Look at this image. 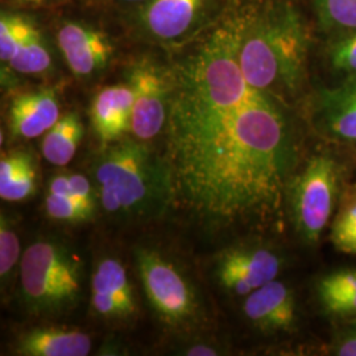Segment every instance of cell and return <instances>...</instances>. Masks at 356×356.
Returning <instances> with one entry per match:
<instances>
[{"label": "cell", "mask_w": 356, "mask_h": 356, "mask_svg": "<svg viewBox=\"0 0 356 356\" xmlns=\"http://www.w3.org/2000/svg\"><path fill=\"white\" fill-rule=\"evenodd\" d=\"M185 47L169 66L176 200L214 229L279 220L300 157L285 102L245 79L222 23Z\"/></svg>", "instance_id": "1"}, {"label": "cell", "mask_w": 356, "mask_h": 356, "mask_svg": "<svg viewBox=\"0 0 356 356\" xmlns=\"http://www.w3.org/2000/svg\"><path fill=\"white\" fill-rule=\"evenodd\" d=\"M245 79L285 102L302 88L307 58L305 26L286 3L234 13L220 22Z\"/></svg>", "instance_id": "2"}, {"label": "cell", "mask_w": 356, "mask_h": 356, "mask_svg": "<svg viewBox=\"0 0 356 356\" xmlns=\"http://www.w3.org/2000/svg\"><path fill=\"white\" fill-rule=\"evenodd\" d=\"M92 182L103 213L119 222L160 218L176 200L165 156L135 138L103 145L92 164Z\"/></svg>", "instance_id": "3"}, {"label": "cell", "mask_w": 356, "mask_h": 356, "mask_svg": "<svg viewBox=\"0 0 356 356\" xmlns=\"http://www.w3.org/2000/svg\"><path fill=\"white\" fill-rule=\"evenodd\" d=\"M19 277L22 300L35 316L66 314L83 296V261L60 241L40 239L29 244L22 254Z\"/></svg>", "instance_id": "4"}, {"label": "cell", "mask_w": 356, "mask_h": 356, "mask_svg": "<svg viewBox=\"0 0 356 356\" xmlns=\"http://www.w3.org/2000/svg\"><path fill=\"white\" fill-rule=\"evenodd\" d=\"M344 168L331 153L310 156L286 186V207L293 227L307 245L318 244L341 201Z\"/></svg>", "instance_id": "5"}, {"label": "cell", "mask_w": 356, "mask_h": 356, "mask_svg": "<svg viewBox=\"0 0 356 356\" xmlns=\"http://www.w3.org/2000/svg\"><path fill=\"white\" fill-rule=\"evenodd\" d=\"M136 268L147 301L156 317L173 329L197 323L202 307L193 285L179 268L157 250L135 251Z\"/></svg>", "instance_id": "6"}, {"label": "cell", "mask_w": 356, "mask_h": 356, "mask_svg": "<svg viewBox=\"0 0 356 356\" xmlns=\"http://www.w3.org/2000/svg\"><path fill=\"white\" fill-rule=\"evenodd\" d=\"M284 268V256L261 242L238 243L216 256L214 276L219 286L234 297H247Z\"/></svg>", "instance_id": "7"}, {"label": "cell", "mask_w": 356, "mask_h": 356, "mask_svg": "<svg viewBox=\"0 0 356 356\" xmlns=\"http://www.w3.org/2000/svg\"><path fill=\"white\" fill-rule=\"evenodd\" d=\"M134 91L131 127L134 138L149 141L165 129L170 103V72L152 60H140L128 72Z\"/></svg>", "instance_id": "8"}, {"label": "cell", "mask_w": 356, "mask_h": 356, "mask_svg": "<svg viewBox=\"0 0 356 356\" xmlns=\"http://www.w3.org/2000/svg\"><path fill=\"white\" fill-rule=\"evenodd\" d=\"M213 0H147L136 24L143 36L169 47H184L204 32Z\"/></svg>", "instance_id": "9"}, {"label": "cell", "mask_w": 356, "mask_h": 356, "mask_svg": "<svg viewBox=\"0 0 356 356\" xmlns=\"http://www.w3.org/2000/svg\"><path fill=\"white\" fill-rule=\"evenodd\" d=\"M91 307L99 318L124 322L138 312L127 269L116 257H102L91 276Z\"/></svg>", "instance_id": "10"}, {"label": "cell", "mask_w": 356, "mask_h": 356, "mask_svg": "<svg viewBox=\"0 0 356 356\" xmlns=\"http://www.w3.org/2000/svg\"><path fill=\"white\" fill-rule=\"evenodd\" d=\"M58 49L65 63L78 78H91L110 63L114 47L108 38L94 26L66 22L56 32Z\"/></svg>", "instance_id": "11"}, {"label": "cell", "mask_w": 356, "mask_h": 356, "mask_svg": "<svg viewBox=\"0 0 356 356\" xmlns=\"http://www.w3.org/2000/svg\"><path fill=\"white\" fill-rule=\"evenodd\" d=\"M243 314L263 332L275 334L292 331L297 323V301L292 288L276 280L244 297Z\"/></svg>", "instance_id": "12"}, {"label": "cell", "mask_w": 356, "mask_h": 356, "mask_svg": "<svg viewBox=\"0 0 356 356\" xmlns=\"http://www.w3.org/2000/svg\"><path fill=\"white\" fill-rule=\"evenodd\" d=\"M314 127L327 140L356 144V76L323 90L313 113Z\"/></svg>", "instance_id": "13"}, {"label": "cell", "mask_w": 356, "mask_h": 356, "mask_svg": "<svg viewBox=\"0 0 356 356\" xmlns=\"http://www.w3.org/2000/svg\"><path fill=\"white\" fill-rule=\"evenodd\" d=\"M60 118V103L53 90L19 94L10 107L11 132L13 136L26 140L47 134Z\"/></svg>", "instance_id": "14"}, {"label": "cell", "mask_w": 356, "mask_h": 356, "mask_svg": "<svg viewBox=\"0 0 356 356\" xmlns=\"http://www.w3.org/2000/svg\"><path fill=\"white\" fill-rule=\"evenodd\" d=\"M134 91L129 85H113L99 90L91 103V123L103 145L124 136L131 127Z\"/></svg>", "instance_id": "15"}, {"label": "cell", "mask_w": 356, "mask_h": 356, "mask_svg": "<svg viewBox=\"0 0 356 356\" xmlns=\"http://www.w3.org/2000/svg\"><path fill=\"white\" fill-rule=\"evenodd\" d=\"M91 337L65 326H38L23 332L15 353L23 356H85L91 351Z\"/></svg>", "instance_id": "16"}, {"label": "cell", "mask_w": 356, "mask_h": 356, "mask_svg": "<svg viewBox=\"0 0 356 356\" xmlns=\"http://www.w3.org/2000/svg\"><path fill=\"white\" fill-rule=\"evenodd\" d=\"M316 296L326 314L356 322V269H338L322 276Z\"/></svg>", "instance_id": "17"}, {"label": "cell", "mask_w": 356, "mask_h": 356, "mask_svg": "<svg viewBox=\"0 0 356 356\" xmlns=\"http://www.w3.org/2000/svg\"><path fill=\"white\" fill-rule=\"evenodd\" d=\"M82 138L83 124L78 114L67 113L63 115L44 135L41 141L42 156L51 165H67L76 156Z\"/></svg>", "instance_id": "18"}, {"label": "cell", "mask_w": 356, "mask_h": 356, "mask_svg": "<svg viewBox=\"0 0 356 356\" xmlns=\"http://www.w3.org/2000/svg\"><path fill=\"white\" fill-rule=\"evenodd\" d=\"M330 241L338 251L356 254V184L344 188L331 220Z\"/></svg>", "instance_id": "19"}, {"label": "cell", "mask_w": 356, "mask_h": 356, "mask_svg": "<svg viewBox=\"0 0 356 356\" xmlns=\"http://www.w3.org/2000/svg\"><path fill=\"white\" fill-rule=\"evenodd\" d=\"M7 66L26 76H40L51 69V51L35 24H32L16 56Z\"/></svg>", "instance_id": "20"}, {"label": "cell", "mask_w": 356, "mask_h": 356, "mask_svg": "<svg viewBox=\"0 0 356 356\" xmlns=\"http://www.w3.org/2000/svg\"><path fill=\"white\" fill-rule=\"evenodd\" d=\"M44 207L51 219L64 223L89 222L95 214V207L86 202L51 191H47Z\"/></svg>", "instance_id": "21"}, {"label": "cell", "mask_w": 356, "mask_h": 356, "mask_svg": "<svg viewBox=\"0 0 356 356\" xmlns=\"http://www.w3.org/2000/svg\"><path fill=\"white\" fill-rule=\"evenodd\" d=\"M20 242L13 220L6 213L0 216V277L3 289L8 286L15 273V268L20 266L22 260Z\"/></svg>", "instance_id": "22"}, {"label": "cell", "mask_w": 356, "mask_h": 356, "mask_svg": "<svg viewBox=\"0 0 356 356\" xmlns=\"http://www.w3.org/2000/svg\"><path fill=\"white\" fill-rule=\"evenodd\" d=\"M23 16L1 13L0 17V60L1 64L8 65L19 51L23 40L26 38L28 31L32 26Z\"/></svg>", "instance_id": "23"}, {"label": "cell", "mask_w": 356, "mask_h": 356, "mask_svg": "<svg viewBox=\"0 0 356 356\" xmlns=\"http://www.w3.org/2000/svg\"><path fill=\"white\" fill-rule=\"evenodd\" d=\"M48 191L81 200L97 209L98 195L92 181L79 173H57L49 179Z\"/></svg>", "instance_id": "24"}, {"label": "cell", "mask_w": 356, "mask_h": 356, "mask_svg": "<svg viewBox=\"0 0 356 356\" xmlns=\"http://www.w3.org/2000/svg\"><path fill=\"white\" fill-rule=\"evenodd\" d=\"M316 7L323 26L356 31V0H316Z\"/></svg>", "instance_id": "25"}, {"label": "cell", "mask_w": 356, "mask_h": 356, "mask_svg": "<svg viewBox=\"0 0 356 356\" xmlns=\"http://www.w3.org/2000/svg\"><path fill=\"white\" fill-rule=\"evenodd\" d=\"M332 69L341 72L347 78L356 76V33L338 40L329 51Z\"/></svg>", "instance_id": "26"}, {"label": "cell", "mask_w": 356, "mask_h": 356, "mask_svg": "<svg viewBox=\"0 0 356 356\" xmlns=\"http://www.w3.org/2000/svg\"><path fill=\"white\" fill-rule=\"evenodd\" d=\"M332 354L339 356H356V326L335 343Z\"/></svg>", "instance_id": "27"}, {"label": "cell", "mask_w": 356, "mask_h": 356, "mask_svg": "<svg viewBox=\"0 0 356 356\" xmlns=\"http://www.w3.org/2000/svg\"><path fill=\"white\" fill-rule=\"evenodd\" d=\"M186 355H218L219 351L216 347L207 346V344H194L184 351Z\"/></svg>", "instance_id": "28"}, {"label": "cell", "mask_w": 356, "mask_h": 356, "mask_svg": "<svg viewBox=\"0 0 356 356\" xmlns=\"http://www.w3.org/2000/svg\"><path fill=\"white\" fill-rule=\"evenodd\" d=\"M13 3L17 4H26V6H38V4H42L47 3L48 0H11Z\"/></svg>", "instance_id": "29"}, {"label": "cell", "mask_w": 356, "mask_h": 356, "mask_svg": "<svg viewBox=\"0 0 356 356\" xmlns=\"http://www.w3.org/2000/svg\"><path fill=\"white\" fill-rule=\"evenodd\" d=\"M119 1H123V3H131V4H143L144 1L147 0H119Z\"/></svg>", "instance_id": "30"}]
</instances>
